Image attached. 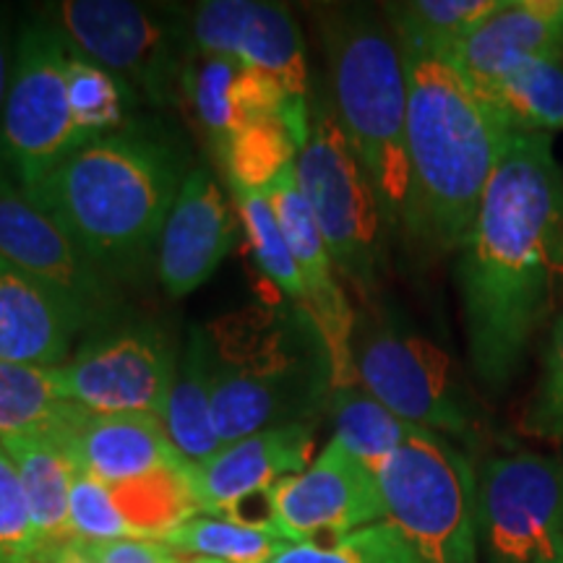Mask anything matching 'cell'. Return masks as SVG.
<instances>
[{"instance_id": "obj_37", "label": "cell", "mask_w": 563, "mask_h": 563, "mask_svg": "<svg viewBox=\"0 0 563 563\" xmlns=\"http://www.w3.org/2000/svg\"><path fill=\"white\" fill-rule=\"evenodd\" d=\"M34 563H97L91 559L87 548H84L81 540H70V543L47 548V551H40L37 561Z\"/></svg>"}, {"instance_id": "obj_2", "label": "cell", "mask_w": 563, "mask_h": 563, "mask_svg": "<svg viewBox=\"0 0 563 563\" xmlns=\"http://www.w3.org/2000/svg\"><path fill=\"white\" fill-rule=\"evenodd\" d=\"M391 32L407 76L405 235L428 253L460 251L511 131L446 47L410 30Z\"/></svg>"}, {"instance_id": "obj_21", "label": "cell", "mask_w": 563, "mask_h": 563, "mask_svg": "<svg viewBox=\"0 0 563 563\" xmlns=\"http://www.w3.org/2000/svg\"><path fill=\"white\" fill-rule=\"evenodd\" d=\"M449 55L475 89L519 63L563 58V0H504Z\"/></svg>"}, {"instance_id": "obj_12", "label": "cell", "mask_w": 563, "mask_h": 563, "mask_svg": "<svg viewBox=\"0 0 563 563\" xmlns=\"http://www.w3.org/2000/svg\"><path fill=\"white\" fill-rule=\"evenodd\" d=\"M178 365L170 334L157 323H104L60 365L68 402L89 412H141L162 420Z\"/></svg>"}, {"instance_id": "obj_9", "label": "cell", "mask_w": 563, "mask_h": 563, "mask_svg": "<svg viewBox=\"0 0 563 563\" xmlns=\"http://www.w3.org/2000/svg\"><path fill=\"white\" fill-rule=\"evenodd\" d=\"M352 363L357 384L397 418L452 441L481 439V407L439 344L391 321L357 319Z\"/></svg>"}, {"instance_id": "obj_35", "label": "cell", "mask_w": 563, "mask_h": 563, "mask_svg": "<svg viewBox=\"0 0 563 563\" xmlns=\"http://www.w3.org/2000/svg\"><path fill=\"white\" fill-rule=\"evenodd\" d=\"M97 563H183V555L165 540H110V543H84Z\"/></svg>"}, {"instance_id": "obj_13", "label": "cell", "mask_w": 563, "mask_h": 563, "mask_svg": "<svg viewBox=\"0 0 563 563\" xmlns=\"http://www.w3.org/2000/svg\"><path fill=\"white\" fill-rule=\"evenodd\" d=\"M269 498L274 532L285 543L342 538L386 517L376 475L334 439L302 473L274 485Z\"/></svg>"}, {"instance_id": "obj_11", "label": "cell", "mask_w": 563, "mask_h": 563, "mask_svg": "<svg viewBox=\"0 0 563 563\" xmlns=\"http://www.w3.org/2000/svg\"><path fill=\"white\" fill-rule=\"evenodd\" d=\"M477 545L488 563H563V460L514 452L477 470Z\"/></svg>"}, {"instance_id": "obj_8", "label": "cell", "mask_w": 563, "mask_h": 563, "mask_svg": "<svg viewBox=\"0 0 563 563\" xmlns=\"http://www.w3.org/2000/svg\"><path fill=\"white\" fill-rule=\"evenodd\" d=\"M295 170L336 274L368 298L382 279L391 235L376 188L344 136L332 100L316 97Z\"/></svg>"}, {"instance_id": "obj_27", "label": "cell", "mask_w": 563, "mask_h": 563, "mask_svg": "<svg viewBox=\"0 0 563 563\" xmlns=\"http://www.w3.org/2000/svg\"><path fill=\"white\" fill-rule=\"evenodd\" d=\"M327 410L332 415L334 426L332 439L340 441L371 473H376L382 462L389 460L418 431V426L397 418L361 384L334 389L329 394Z\"/></svg>"}, {"instance_id": "obj_3", "label": "cell", "mask_w": 563, "mask_h": 563, "mask_svg": "<svg viewBox=\"0 0 563 563\" xmlns=\"http://www.w3.org/2000/svg\"><path fill=\"white\" fill-rule=\"evenodd\" d=\"M188 170L173 136L129 125L70 152L26 196L110 282L144 277Z\"/></svg>"}, {"instance_id": "obj_26", "label": "cell", "mask_w": 563, "mask_h": 563, "mask_svg": "<svg viewBox=\"0 0 563 563\" xmlns=\"http://www.w3.org/2000/svg\"><path fill=\"white\" fill-rule=\"evenodd\" d=\"M76 407L63 391L60 368L0 363V439L58 435Z\"/></svg>"}, {"instance_id": "obj_1", "label": "cell", "mask_w": 563, "mask_h": 563, "mask_svg": "<svg viewBox=\"0 0 563 563\" xmlns=\"http://www.w3.org/2000/svg\"><path fill=\"white\" fill-rule=\"evenodd\" d=\"M470 361L506 389L563 298V173L551 136L511 133L456 264Z\"/></svg>"}, {"instance_id": "obj_4", "label": "cell", "mask_w": 563, "mask_h": 563, "mask_svg": "<svg viewBox=\"0 0 563 563\" xmlns=\"http://www.w3.org/2000/svg\"><path fill=\"white\" fill-rule=\"evenodd\" d=\"M214 344L211 412L222 446L266 428L311 422L327 410L332 368L302 308L251 306L209 323Z\"/></svg>"}, {"instance_id": "obj_31", "label": "cell", "mask_w": 563, "mask_h": 563, "mask_svg": "<svg viewBox=\"0 0 563 563\" xmlns=\"http://www.w3.org/2000/svg\"><path fill=\"white\" fill-rule=\"evenodd\" d=\"M269 563H420V559L402 534L382 519L342 538H329L327 543H287Z\"/></svg>"}, {"instance_id": "obj_30", "label": "cell", "mask_w": 563, "mask_h": 563, "mask_svg": "<svg viewBox=\"0 0 563 563\" xmlns=\"http://www.w3.org/2000/svg\"><path fill=\"white\" fill-rule=\"evenodd\" d=\"M232 201H235L238 214L243 220L245 238L256 258L258 269L266 274V279L272 282L277 290L290 298L292 306H298L306 311L308 306V292L302 285V274L295 264V256L287 245L282 228L274 214L269 199L264 191H245V188H230Z\"/></svg>"}, {"instance_id": "obj_25", "label": "cell", "mask_w": 563, "mask_h": 563, "mask_svg": "<svg viewBox=\"0 0 563 563\" xmlns=\"http://www.w3.org/2000/svg\"><path fill=\"white\" fill-rule=\"evenodd\" d=\"M311 129V112L308 115H279L253 123L238 133L224 150L217 154L222 175L230 188L245 191H266L269 183L295 165Z\"/></svg>"}, {"instance_id": "obj_22", "label": "cell", "mask_w": 563, "mask_h": 563, "mask_svg": "<svg viewBox=\"0 0 563 563\" xmlns=\"http://www.w3.org/2000/svg\"><path fill=\"white\" fill-rule=\"evenodd\" d=\"M211 378H214L211 332L209 327L194 323L178 350L170 397L162 412V426L170 435L173 446L191 467L211 460L222 449L211 412Z\"/></svg>"}, {"instance_id": "obj_10", "label": "cell", "mask_w": 563, "mask_h": 563, "mask_svg": "<svg viewBox=\"0 0 563 563\" xmlns=\"http://www.w3.org/2000/svg\"><path fill=\"white\" fill-rule=\"evenodd\" d=\"M68 55L66 42L37 11L21 19L0 112V165L24 194L81 146L68 102Z\"/></svg>"}, {"instance_id": "obj_38", "label": "cell", "mask_w": 563, "mask_h": 563, "mask_svg": "<svg viewBox=\"0 0 563 563\" xmlns=\"http://www.w3.org/2000/svg\"><path fill=\"white\" fill-rule=\"evenodd\" d=\"M183 563H217V561H207V559H186V555H183Z\"/></svg>"}, {"instance_id": "obj_29", "label": "cell", "mask_w": 563, "mask_h": 563, "mask_svg": "<svg viewBox=\"0 0 563 563\" xmlns=\"http://www.w3.org/2000/svg\"><path fill=\"white\" fill-rule=\"evenodd\" d=\"M186 559L217 563H269L287 543L272 530L245 527L220 517H194L165 538Z\"/></svg>"}, {"instance_id": "obj_19", "label": "cell", "mask_w": 563, "mask_h": 563, "mask_svg": "<svg viewBox=\"0 0 563 563\" xmlns=\"http://www.w3.org/2000/svg\"><path fill=\"white\" fill-rule=\"evenodd\" d=\"M313 422L266 428L228 443L211 460L191 467L196 504L211 517H228L238 504L269 493L285 477L311 464Z\"/></svg>"}, {"instance_id": "obj_17", "label": "cell", "mask_w": 563, "mask_h": 563, "mask_svg": "<svg viewBox=\"0 0 563 563\" xmlns=\"http://www.w3.org/2000/svg\"><path fill=\"white\" fill-rule=\"evenodd\" d=\"M235 243L228 196L209 167H194L175 196L157 243V277L173 298L207 285Z\"/></svg>"}, {"instance_id": "obj_18", "label": "cell", "mask_w": 563, "mask_h": 563, "mask_svg": "<svg viewBox=\"0 0 563 563\" xmlns=\"http://www.w3.org/2000/svg\"><path fill=\"white\" fill-rule=\"evenodd\" d=\"M53 439L66 449L76 473L104 485L131 483L188 464L157 415L89 412L76 407Z\"/></svg>"}, {"instance_id": "obj_5", "label": "cell", "mask_w": 563, "mask_h": 563, "mask_svg": "<svg viewBox=\"0 0 563 563\" xmlns=\"http://www.w3.org/2000/svg\"><path fill=\"white\" fill-rule=\"evenodd\" d=\"M319 32L329 63L332 108L368 173L389 235L405 232L410 199L407 76L399 42L373 11L327 5Z\"/></svg>"}, {"instance_id": "obj_23", "label": "cell", "mask_w": 563, "mask_h": 563, "mask_svg": "<svg viewBox=\"0 0 563 563\" xmlns=\"http://www.w3.org/2000/svg\"><path fill=\"white\" fill-rule=\"evenodd\" d=\"M0 446L16 464L40 551L70 543V485L76 470L60 441L53 435H9L0 439Z\"/></svg>"}, {"instance_id": "obj_16", "label": "cell", "mask_w": 563, "mask_h": 563, "mask_svg": "<svg viewBox=\"0 0 563 563\" xmlns=\"http://www.w3.org/2000/svg\"><path fill=\"white\" fill-rule=\"evenodd\" d=\"M180 102L191 108L214 154L253 123L311 112V104L292 97L274 76L201 51H194L183 70Z\"/></svg>"}, {"instance_id": "obj_33", "label": "cell", "mask_w": 563, "mask_h": 563, "mask_svg": "<svg viewBox=\"0 0 563 563\" xmlns=\"http://www.w3.org/2000/svg\"><path fill=\"white\" fill-rule=\"evenodd\" d=\"M522 431L540 441H563V311L555 316L548 336L543 371L527 399Z\"/></svg>"}, {"instance_id": "obj_7", "label": "cell", "mask_w": 563, "mask_h": 563, "mask_svg": "<svg viewBox=\"0 0 563 563\" xmlns=\"http://www.w3.org/2000/svg\"><path fill=\"white\" fill-rule=\"evenodd\" d=\"M373 475L420 563H477V470L452 439L418 428Z\"/></svg>"}, {"instance_id": "obj_36", "label": "cell", "mask_w": 563, "mask_h": 563, "mask_svg": "<svg viewBox=\"0 0 563 563\" xmlns=\"http://www.w3.org/2000/svg\"><path fill=\"white\" fill-rule=\"evenodd\" d=\"M13 53H16V32H13V13L9 5H0V112H3L5 91H9Z\"/></svg>"}, {"instance_id": "obj_14", "label": "cell", "mask_w": 563, "mask_h": 563, "mask_svg": "<svg viewBox=\"0 0 563 563\" xmlns=\"http://www.w3.org/2000/svg\"><path fill=\"white\" fill-rule=\"evenodd\" d=\"M0 258L51 282L104 327L121 311L118 285L97 272L0 165Z\"/></svg>"}, {"instance_id": "obj_20", "label": "cell", "mask_w": 563, "mask_h": 563, "mask_svg": "<svg viewBox=\"0 0 563 563\" xmlns=\"http://www.w3.org/2000/svg\"><path fill=\"white\" fill-rule=\"evenodd\" d=\"M87 327L97 323L70 295L0 258V363L60 368Z\"/></svg>"}, {"instance_id": "obj_6", "label": "cell", "mask_w": 563, "mask_h": 563, "mask_svg": "<svg viewBox=\"0 0 563 563\" xmlns=\"http://www.w3.org/2000/svg\"><path fill=\"white\" fill-rule=\"evenodd\" d=\"M70 53L95 63L154 108L180 102L183 70L194 55L191 11L136 0H58L34 9Z\"/></svg>"}, {"instance_id": "obj_32", "label": "cell", "mask_w": 563, "mask_h": 563, "mask_svg": "<svg viewBox=\"0 0 563 563\" xmlns=\"http://www.w3.org/2000/svg\"><path fill=\"white\" fill-rule=\"evenodd\" d=\"M501 5L504 0H407L386 3L384 11L391 30H410L452 51Z\"/></svg>"}, {"instance_id": "obj_28", "label": "cell", "mask_w": 563, "mask_h": 563, "mask_svg": "<svg viewBox=\"0 0 563 563\" xmlns=\"http://www.w3.org/2000/svg\"><path fill=\"white\" fill-rule=\"evenodd\" d=\"M66 76L70 112L81 144L129 129L131 112L139 102L129 84L76 53L68 55Z\"/></svg>"}, {"instance_id": "obj_34", "label": "cell", "mask_w": 563, "mask_h": 563, "mask_svg": "<svg viewBox=\"0 0 563 563\" xmlns=\"http://www.w3.org/2000/svg\"><path fill=\"white\" fill-rule=\"evenodd\" d=\"M40 555L30 501L16 464L0 446V563H34Z\"/></svg>"}, {"instance_id": "obj_24", "label": "cell", "mask_w": 563, "mask_h": 563, "mask_svg": "<svg viewBox=\"0 0 563 563\" xmlns=\"http://www.w3.org/2000/svg\"><path fill=\"white\" fill-rule=\"evenodd\" d=\"M475 91L511 133L551 136L563 129V58L519 63Z\"/></svg>"}, {"instance_id": "obj_15", "label": "cell", "mask_w": 563, "mask_h": 563, "mask_svg": "<svg viewBox=\"0 0 563 563\" xmlns=\"http://www.w3.org/2000/svg\"><path fill=\"white\" fill-rule=\"evenodd\" d=\"M191 40L201 53L222 55L269 74L298 100L311 97L306 40L292 11L262 0H201L191 9Z\"/></svg>"}]
</instances>
